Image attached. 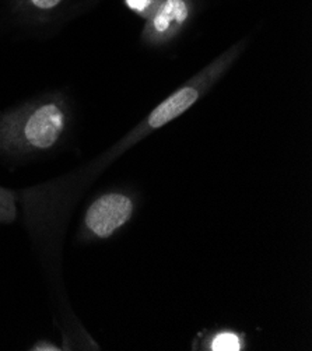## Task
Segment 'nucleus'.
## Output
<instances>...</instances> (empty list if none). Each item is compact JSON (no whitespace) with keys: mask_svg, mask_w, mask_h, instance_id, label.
Listing matches in <instances>:
<instances>
[{"mask_svg":"<svg viewBox=\"0 0 312 351\" xmlns=\"http://www.w3.org/2000/svg\"><path fill=\"white\" fill-rule=\"evenodd\" d=\"M149 2H150V0H126V3H128V6H129L130 9L139 10V12L145 10V9L147 8Z\"/></svg>","mask_w":312,"mask_h":351,"instance_id":"nucleus-8","label":"nucleus"},{"mask_svg":"<svg viewBox=\"0 0 312 351\" xmlns=\"http://www.w3.org/2000/svg\"><path fill=\"white\" fill-rule=\"evenodd\" d=\"M134 204L130 196L108 192L97 197L86 210L82 237L84 239H107L132 217Z\"/></svg>","mask_w":312,"mask_h":351,"instance_id":"nucleus-2","label":"nucleus"},{"mask_svg":"<svg viewBox=\"0 0 312 351\" xmlns=\"http://www.w3.org/2000/svg\"><path fill=\"white\" fill-rule=\"evenodd\" d=\"M71 122L67 99L51 94L0 114V154L27 158L48 153L62 142Z\"/></svg>","mask_w":312,"mask_h":351,"instance_id":"nucleus-1","label":"nucleus"},{"mask_svg":"<svg viewBox=\"0 0 312 351\" xmlns=\"http://www.w3.org/2000/svg\"><path fill=\"white\" fill-rule=\"evenodd\" d=\"M31 350H37V351H45V350H48V351H55V350H60V348H59V346H56V344H53V343H49V341H40V343H37V344H34Z\"/></svg>","mask_w":312,"mask_h":351,"instance_id":"nucleus-9","label":"nucleus"},{"mask_svg":"<svg viewBox=\"0 0 312 351\" xmlns=\"http://www.w3.org/2000/svg\"><path fill=\"white\" fill-rule=\"evenodd\" d=\"M188 16V8L184 0H167L160 13L154 17L153 28L157 34H165L172 24H181Z\"/></svg>","mask_w":312,"mask_h":351,"instance_id":"nucleus-4","label":"nucleus"},{"mask_svg":"<svg viewBox=\"0 0 312 351\" xmlns=\"http://www.w3.org/2000/svg\"><path fill=\"white\" fill-rule=\"evenodd\" d=\"M17 217V199L10 189L0 186V224H10Z\"/></svg>","mask_w":312,"mask_h":351,"instance_id":"nucleus-7","label":"nucleus"},{"mask_svg":"<svg viewBox=\"0 0 312 351\" xmlns=\"http://www.w3.org/2000/svg\"><path fill=\"white\" fill-rule=\"evenodd\" d=\"M200 97V87L185 86L176 91L169 98L161 102L158 107L147 118V123L152 129L163 128L165 123L174 121L188 111Z\"/></svg>","mask_w":312,"mask_h":351,"instance_id":"nucleus-3","label":"nucleus"},{"mask_svg":"<svg viewBox=\"0 0 312 351\" xmlns=\"http://www.w3.org/2000/svg\"><path fill=\"white\" fill-rule=\"evenodd\" d=\"M206 347L213 351H239L245 347V340L244 336L237 332L221 330L207 340Z\"/></svg>","mask_w":312,"mask_h":351,"instance_id":"nucleus-5","label":"nucleus"},{"mask_svg":"<svg viewBox=\"0 0 312 351\" xmlns=\"http://www.w3.org/2000/svg\"><path fill=\"white\" fill-rule=\"evenodd\" d=\"M67 3V0H20L19 5L24 10L29 8L34 13L32 17H44L48 19L49 16L59 14V10L63 5Z\"/></svg>","mask_w":312,"mask_h":351,"instance_id":"nucleus-6","label":"nucleus"}]
</instances>
